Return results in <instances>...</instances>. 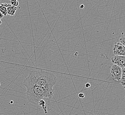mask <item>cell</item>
<instances>
[{
  "label": "cell",
  "mask_w": 125,
  "mask_h": 115,
  "mask_svg": "<svg viewBox=\"0 0 125 115\" xmlns=\"http://www.w3.org/2000/svg\"><path fill=\"white\" fill-rule=\"evenodd\" d=\"M24 81L53 92V87L57 82V78L50 72L32 70Z\"/></svg>",
  "instance_id": "6da1fadb"
},
{
  "label": "cell",
  "mask_w": 125,
  "mask_h": 115,
  "mask_svg": "<svg viewBox=\"0 0 125 115\" xmlns=\"http://www.w3.org/2000/svg\"><path fill=\"white\" fill-rule=\"evenodd\" d=\"M23 84L27 89V97L29 100L33 103H38L43 98H51L53 92H51L38 85L28 82L24 81Z\"/></svg>",
  "instance_id": "7a4b0ae2"
},
{
  "label": "cell",
  "mask_w": 125,
  "mask_h": 115,
  "mask_svg": "<svg viewBox=\"0 0 125 115\" xmlns=\"http://www.w3.org/2000/svg\"><path fill=\"white\" fill-rule=\"evenodd\" d=\"M122 68L118 65L114 64L110 68V74L113 79L117 81H120L122 77Z\"/></svg>",
  "instance_id": "3957f363"
},
{
  "label": "cell",
  "mask_w": 125,
  "mask_h": 115,
  "mask_svg": "<svg viewBox=\"0 0 125 115\" xmlns=\"http://www.w3.org/2000/svg\"><path fill=\"white\" fill-rule=\"evenodd\" d=\"M113 50L115 55L125 56V47L119 42L115 43L113 48Z\"/></svg>",
  "instance_id": "277c9868"
},
{
  "label": "cell",
  "mask_w": 125,
  "mask_h": 115,
  "mask_svg": "<svg viewBox=\"0 0 125 115\" xmlns=\"http://www.w3.org/2000/svg\"><path fill=\"white\" fill-rule=\"evenodd\" d=\"M113 64L118 65L122 68H125V56L115 55L111 58Z\"/></svg>",
  "instance_id": "5b68a950"
},
{
  "label": "cell",
  "mask_w": 125,
  "mask_h": 115,
  "mask_svg": "<svg viewBox=\"0 0 125 115\" xmlns=\"http://www.w3.org/2000/svg\"><path fill=\"white\" fill-rule=\"evenodd\" d=\"M7 11L8 15L13 16L15 15V13L17 10L18 9V7H16L11 5L10 4H8L7 7Z\"/></svg>",
  "instance_id": "8992f818"
},
{
  "label": "cell",
  "mask_w": 125,
  "mask_h": 115,
  "mask_svg": "<svg viewBox=\"0 0 125 115\" xmlns=\"http://www.w3.org/2000/svg\"><path fill=\"white\" fill-rule=\"evenodd\" d=\"M121 84L123 86L125 85V68H122V77L121 78Z\"/></svg>",
  "instance_id": "52a82bcc"
},
{
  "label": "cell",
  "mask_w": 125,
  "mask_h": 115,
  "mask_svg": "<svg viewBox=\"0 0 125 115\" xmlns=\"http://www.w3.org/2000/svg\"><path fill=\"white\" fill-rule=\"evenodd\" d=\"M0 12L4 16H6L7 15V8L5 6L1 5H0Z\"/></svg>",
  "instance_id": "ba28073f"
},
{
  "label": "cell",
  "mask_w": 125,
  "mask_h": 115,
  "mask_svg": "<svg viewBox=\"0 0 125 115\" xmlns=\"http://www.w3.org/2000/svg\"><path fill=\"white\" fill-rule=\"evenodd\" d=\"M38 103L39 104V105L42 106L43 109L45 111V114H47V108H46V106L45 105V101L42 100H42H39V101L38 102Z\"/></svg>",
  "instance_id": "9c48e42d"
},
{
  "label": "cell",
  "mask_w": 125,
  "mask_h": 115,
  "mask_svg": "<svg viewBox=\"0 0 125 115\" xmlns=\"http://www.w3.org/2000/svg\"><path fill=\"white\" fill-rule=\"evenodd\" d=\"M10 4L16 7H18L19 5V2L17 0H11L10 1Z\"/></svg>",
  "instance_id": "30bf717a"
},
{
  "label": "cell",
  "mask_w": 125,
  "mask_h": 115,
  "mask_svg": "<svg viewBox=\"0 0 125 115\" xmlns=\"http://www.w3.org/2000/svg\"><path fill=\"white\" fill-rule=\"evenodd\" d=\"M119 42L121 43L123 46L125 47V36H123L120 38L119 39Z\"/></svg>",
  "instance_id": "8fae6325"
},
{
  "label": "cell",
  "mask_w": 125,
  "mask_h": 115,
  "mask_svg": "<svg viewBox=\"0 0 125 115\" xmlns=\"http://www.w3.org/2000/svg\"><path fill=\"white\" fill-rule=\"evenodd\" d=\"M78 97L80 98H84L85 97V94L83 93H80L78 94Z\"/></svg>",
  "instance_id": "7c38bea8"
},
{
  "label": "cell",
  "mask_w": 125,
  "mask_h": 115,
  "mask_svg": "<svg viewBox=\"0 0 125 115\" xmlns=\"http://www.w3.org/2000/svg\"><path fill=\"white\" fill-rule=\"evenodd\" d=\"M85 86L86 88H89L90 87V83H87L86 84H85Z\"/></svg>",
  "instance_id": "4fadbf2b"
},
{
  "label": "cell",
  "mask_w": 125,
  "mask_h": 115,
  "mask_svg": "<svg viewBox=\"0 0 125 115\" xmlns=\"http://www.w3.org/2000/svg\"><path fill=\"white\" fill-rule=\"evenodd\" d=\"M4 16L2 15V14L0 12V19H2L4 17Z\"/></svg>",
  "instance_id": "5bb4252c"
},
{
  "label": "cell",
  "mask_w": 125,
  "mask_h": 115,
  "mask_svg": "<svg viewBox=\"0 0 125 115\" xmlns=\"http://www.w3.org/2000/svg\"><path fill=\"white\" fill-rule=\"evenodd\" d=\"M2 21L0 19V25L2 24Z\"/></svg>",
  "instance_id": "9a60e30c"
},
{
  "label": "cell",
  "mask_w": 125,
  "mask_h": 115,
  "mask_svg": "<svg viewBox=\"0 0 125 115\" xmlns=\"http://www.w3.org/2000/svg\"><path fill=\"white\" fill-rule=\"evenodd\" d=\"M123 87H123V88H124V90H125V86H124Z\"/></svg>",
  "instance_id": "2e32d148"
},
{
  "label": "cell",
  "mask_w": 125,
  "mask_h": 115,
  "mask_svg": "<svg viewBox=\"0 0 125 115\" xmlns=\"http://www.w3.org/2000/svg\"><path fill=\"white\" fill-rule=\"evenodd\" d=\"M0 85H1V84H0Z\"/></svg>",
  "instance_id": "e0dca14e"
},
{
  "label": "cell",
  "mask_w": 125,
  "mask_h": 115,
  "mask_svg": "<svg viewBox=\"0 0 125 115\" xmlns=\"http://www.w3.org/2000/svg\"></svg>",
  "instance_id": "ac0fdd59"
}]
</instances>
